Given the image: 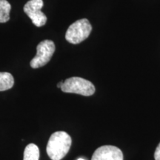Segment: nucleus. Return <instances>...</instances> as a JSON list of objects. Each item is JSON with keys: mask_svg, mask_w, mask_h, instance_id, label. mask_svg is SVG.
I'll return each instance as SVG.
<instances>
[{"mask_svg": "<svg viewBox=\"0 0 160 160\" xmlns=\"http://www.w3.org/2000/svg\"><path fill=\"white\" fill-rule=\"evenodd\" d=\"M55 44L51 40L46 39L42 41L37 47V55L31 61L32 68L43 67L51 60L55 52Z\"/></svg>", "mask_w": 160, "mask_h": 160, "instance_id": "nucleus-4", "label": "nucleus"}, {"mask_svg": "<svg viewBox=\"0 0 160 160\" xmlns=\"http://www.w3.org/2000/svg\"><path fill=\"white\" fill-rule=\"evenodd\" d=\"M77 160H85V159H82V158H80V159H78Z\"/></svg>", "mask_w": 160, "mask_h": 160, "instance_id": "nucleus-12", "label": "nucleus"}, {"mask_svg": "<svg viewBox=\"0 0 160 160\" xmlns=\"http://www.w3.org/2000/svg\"><path fill=\"white\" fill-rule=\"evenodd\" d=\"M91 160H123V154L115 146L105 145L96 150Z\"/></svg>", "mask_w": 160, "mask_h": 160, "instance_id": "nucleus-6", "label": "nucleus"}, {"mask_svg": "<svg viewBox=\"0 0 160 160\" xmlns=\"http://www.w3.org/2000/svg\"><path fill=\"white\" fill-rule=\"evenodd\" d=\"M14 85V79L11 73L0 72V91L11 89Z\"/></svg>", "mask_w": 160, "mask_h": 160, "instance_id": "nucleus-7", "label": "nucleus"}, {"mask_svg": "<svg viewBox=\"0 0 160 160\" xmlns=\"http://www.w3.org/2000/svg\"><path fill=\"white\" fill-rule=\"evenodd\" d=\"M154 158L155 160H160V143L157 146L154 153Z\"/></svg>", "mask_w": 160, "mask_h": 160, "instance_id": "nucleus-10", "label": "nucleus"}, {"mask_svg": "<svg viewBox=\"0 0 160 160\" xmlns=\"http://www.w3.org/2000/svg\"><path fill=\"white\" fill-rule=\"evenodd\" d=\"M63 82H64L62 81V82H60L58 83L57 84V88H61L62 86V85H63Z\"/></svg>", "mask_w": 160, "mask_h": 160, "instance_id": "nucleus-11", "label": "nucleus"}, {"mask_svg": "<svg viewBox=\"0 0 160 160\" xmlns=\"http://www.w3.org/2000/svg\"><path fill=\"white\" fill-rule=\"evenodd\" d=\"M43 5L42 0H30L24 6V12L37 27H42L47 22V17L41 11Z\"/></svg>", "mask_w": 160, "mask_h": 160, "instance_id": "nucleus-5", "label": "nucleus"}, {"mask_svg": "<svg viewBox=\"0 0 160 160\" xmlns=\"http://www.w3.org/2000/svg\"><path fill=\"white\" fill-rule=\"evenodd\" d=\"M39 149L37 145L31 143L26 146L23 160H39Z\"/></svg>", "mask_w": 160, "mask_h": 160, "instance_id": "nucleus-8", "label": "nucleus"}, {"mask_svg": "<svg viewBox=\"0 0 160 160\" xmlns=\"http://www.w3.org/2000/svg\"><path fill=\"white\" fill-rule=\"evenodd\" d=\"M61 90L65 93H77L89 97L95 93V87L88 80L81 77H71L65 80Z\"/></svg>", "mask_w": 160, "mask_h": 160, "instance_id": "nucleus-2", "label": "nucleus"}, {"mask_svg": "<svg viewBox=\"0 0 160 160\" xmlns=\"http://www.w3.org/2000/svg\"><path fill=\"white\" fill-rule=\"evenodd\" d=\"M92 26L87 19H82L70 26L65 33V39L71 44H79L89 37Z\"/></svg>", "mask_w": 160, "mask_h": 160, "instance_id": "nucleus-3", "label": "nucleus"}, {"mask_svg": "<svg viewBox=\"0 0 160 160\" xmlns=\"http://www.w3.org/2000/svg\"><path fill=\"white\" fill-rule=\"evenodd\" d=\"M71 138L65 131H57L51 136L46 151L52 160H61L71 148Z\"/></svg>", "mask_w": 160, "mask_h": 160, "instance_id": "nucleus-1", "label": "nucleus"}, {"mask_svg": "<svg viewBox=\"0 0 160 160\" xmlns=\"http://www.w3.org/2000/svg\"><path fill=\"white\" fill-rule=\"evenodd\" d=\"M11 5L7 0H0V23L7 22L10 19Z\"/></svg>", "mask_w": 160, "mask_h": 160, "instance_id": "nucleus-9", "label": "nucleus"}]
</instances>
